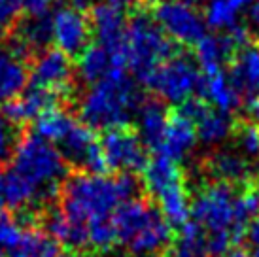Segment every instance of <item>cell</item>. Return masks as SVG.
<instances>
[{
  "label": "cell",
  "mask_w": 259,
  "mask_h": 257,
  "mask_svg": "<svg viewBox=\"0 0 259 257\" xmlns=\"http://www.w3.org/2000/svg\"><path fill=\"white\" fill-rule=\"evenodd\" d=\"M144 95L127 70L112 68L106 78L87 87L78 102L79 121L93 131L133 127Z\"/></svg>",
  "instance_id": "6da1fadb"
},
{
  "label": "cell",
  "mask_w": 259,
  "mask_h": 257,
  "mask_svg": "<svg viewBox=\"0 0 259 257\" xmlns=\"http://www.w3.org/2000/svg\"><path fill=\"white\" fill-rule=\"evenodd\" d=\"M10 168L36 187L40 208L57 204L63 182L68 176V164L53 144L32 131H23L12 151Z\"/></svg>",
  "instance_id": "7a4b0ae2"
},
{
  "label": "cell",
  "mask_w": 259,
  "mask_h": 257,
  "mask_svg": "<svg viewBox=\"0 0 259 257\" xmlns=\"http://www.w3.org/2000/svg\"><path fill=\"white\" fill-rule=\"evenodd\" d=\"M57 204L70 223L87 225L95 220L112 218L121 204V197L115 178L72 172L63 182Z\"/></svg>",
  "instance_id": "3957f363"
},
{
  "label": "cell",
  "mask_w": 259,
  "mask_h": 257,
  "mask_svg": "<svg viewBox=\"0 0 259 257\" xmlns=\"http://www.w3.org/2000/svg\"><path fill=\"white\" fill-rule=\"evenodd\" d=\"M176 53L174 42L161 30L148 12L138 8L131 12L123 44L125 64L144 85L161 64Z\"/></svg>",
  "instance_id": "277c9868"
},
{
  "label": "cell",
  "mask_w": 259,
  "mask_h": 257,
  "mask_svg": "<svg viewBox=\"0 0 259 257\" xmlns=\"http://www.w3.org/2000/svg\"><path fill=\"white\" fill-rule=\"evenodd\" d=\"M201 68L189 53L176 51L151 74L144 85L157 95L159 100L178 108L199 93Z\"/></svg>",
  "instance_id": "5b68a950"
},
{
  "label": "cell",
  "mask_w": 259,
  "mask_h": 257,
  "mask_svg": "<svg viewBox=\"0 0 259 257\" xmlns=\"http://www.w3.org/2000/svg\"><path fill=\"white\" fill-rule=\"evenodd\" d=\"M240 187L206 180L191 199V216L206 233L233 235V208ZM235 242V240H233Z\"/></svg>",
  "instance_id": "8992f818"
},
{
  "label": "cell",
  "mask_w": 259,
  "mask_h": 257,
  "mask_svg": "<svg viewBox=\"0 0 259 257\" xmlns=\"http://www.w3.org/2000/svg\"><path fill=\"white\" fill-rule=\"evenodd\" d=\"M150 15L174 44L197 46L206 34V23L195 4L184 0H155L150 6Z\"/></svg>",
  "instance_id": "52a82bcc"
},
{
  "label": "cell",
  "mask_w": 259,
  "mask_h": 257,
  "mask_svg": "<svg viewBox=\"0 0 259 257\" xmlns=\"http://www.w3.org/2000/svg\"><path fill=\"white\" fill-rule=\"evenodd\" d=\"M74 59L65 55L57 48L36 53L29 63V83L48 89L63 100H70L74 95Z\"/></svg>",
  "instance_id": "ba28073f"
},
{
  "label": "cell",
  "mask_w": 259,
  "mask_h": 257,
  "mask_svg": "<svg viewBox=\"0 0 259 257\" xmlns=\"http://www.w3.org/2000/svg\"><path fill=\"white\" fill-rule=\"evenodd\" d=\"M101 150L108 161L110 172H142L148 164L146 148L135 127H119L104 131L99 138Z\"/></svg>",
  "instance_id": "9c48e42d"
},
{
  "label": "cell",
  "mask_w": 259,
  "mask_h": 257,
  "mask_svg": "<svg viewBox=\"0 0 259 257\" xmlns=\"http://www.w3.org/2000/svg\"><path fill=\"white\" fill-rule=\"evenodd\" d=\"M89 14L72 6H59L51 14V42L68 57H78L91 44Z\"/></svg>",
  "instance_id": "30bf717a"
},
{
  "label": "cell",
  "mask_w": 259,
  "mask_h": 257,
  "mask_svg": "<svg viewBox=\"0 0 259 257\" xmlns=\"http://www.w3.org/2000/svg\"><path fill=\"white\" fill-rule=\"evenodd\" d=\"M91 30L97 38V44L102 46L112 57V66L119 70H127L125 55H123V44L127 32V15L117 8L110 6L106 2H99L89 12Z\"/></svg>",
  "instance_id": "8fae6325"
},
{
  "label": "cell",
  "mask_w": 259,
  "mask_h": 257,
  "mask_svg": "<svg viewBox=\"0 0 259 257\" xmlns=\"http://www.w3.org/2000/svg\"><path fill=\"white\" fill-rule=\"evenodd\" d=\"M182 114L187 119H191L197 128V140L206 146H218L225 138H229L235 131L237 123L233 121L231 114L220 112L212 108L208 102H204L201 97H193L182 106H178Z\"/></svg>",
  "instance_id": "7c38bea8"
},
{
  "label": "cell",
  "mask_w": 259,
  "mask_h": 257,
  "mask_svg": "<svg viewBox=\"0 0 259 257\" xmlns=\"http://www.w3.org/2000/svg\"><path fill=\"white\" fill-rule=\"evenodd\" d=\"M201 168L212 182H222L235 187H244L253 182V166L250 159L235 150H218L201 164Z\"/></svg>",
  "instance_id": "4fadbf2b"
},
{
  "label": "cell",
  "mask_w": 259,
  "mask_h": 257,
  "mask_svg": "<svg viewBox=\"0 0 259 257\" xmlns=\"http://www.w3.org/2000/svg\"><path fill=\"white\" fill-rule=\"evenodd\" d=\"M174 236L176 231L155 206L144 229L131 240L127 248L133 257H161L174 242Z\"/></svg>",
  "instance_id": "5bb4252c"
},
{
  "label": "cell",
  "mask_w": 259,
  "mask_h": 257,
  "mask_svg": "<svg viewBox=\"0 0 259 257\" xmlns=\"http://www.w3.org/2000/svg\"><path fill=\"white\" fill-rule=\"evenodd\" d=\"M195 144H197V128H195L193 121L187 119L178 108H170L165 135H163L161 146L155 153L165 155V157L172 159L174 163L180 164L191 153Z\"/></svg>",
  "instance_id": "9a60e30c"
},
{
  "label": "cell",
  "mask_w": 259,
  "mask_h": 257,
  "mask_svg": "<svg viewBox=\"0 0 259 257\" xmlns=\"http://www.w3.org/2000/svg\"><path fill=\"white\" fill-rule=\"evenodd\" d=\"M197 95L204 102H208L212 108L225 112V114H233L240 106V93L237 91V87L233 85L229 72L223 70V66L201 70V81H199Z\"/></svg>",
  "instance_id": "2e32d148"
},
{
  "label": "cell",
  "mask_w": 259,
  "mask_h": 257,
  "mask_svg": "<svg viewBox=\"0 0 259 257\" xmlns=\"http://www.w3.org/2000/svg\"><path fill=\"white\" fill-rule=\"evenodd\" d=\"M29 85V61L0 42V106L17 99Z\"/></svg>",
  "instance_id": "e0dca14e"
},
{
  "label": "cell",
  "mask_w": 259,
  "mask_h": 257,
  "mask_svg": "<svg viewBox=\"0 0 259 257\" xmlns=\"http://www.w3.org/2000/svg\"><path fill=\"white\" fill-rule=\"evenodd\" d=\"M153 208H155V202L148 197L127 200L115 208V212L112 214V223L117 235V244L129 246L131 240L144 229Z\"/></svg>",
  "instance_id": "ac0fdd59"
},
{
  "label": "cell",
  "mask_w": 259,
  "mask_h": 257,
  "mask_svg": "<svg viewBox=\"0 0 259 257\" xmlns=\"http://www.w3.org/2000/svg\"><path fill=\"white\" fill-rule=\"evenodd\" d=\"M168 114H170V108H166L165 102L159 100L157 97L144 99V102L140 104L135 128H137L146 150L153 151V153L159 150L163 135H165L166 121H168Z\"/></svg>",
  "instance_id": "d6986e66"
},
{
  "label": "cell",
  "mask_w": 259,
  "mask_h": 257,
  "mask_svg": "<svg viewBox=\"0 0 259 257\" xmlns=\"http://www.w3.org/2000/svg\"><path fill=\"white\" fill-rule=\"evenodd\" d=\"M229 78L237 91L253 97L259 95V48L257 46H246L238 51L231 61Z\"/></svg>",
  "instance_id": "ffe728a7"
},
{
  "label": "cell",
  "mask_w": 259,
  "mask_h": 257,
  "mask_svg": "<svg viewBox=\"0 0 259 257\" xmlns=\"http://www.w3.org/2000/svg\"><path fill=\"white\" fill-rule=\"evenodd\" d=\"M180 180H184V170L180 164L159 153H155L148 161L142 170V187H144V195L150 200H153L163 189Z\"/></svg>",
  "instance_id": "44dd1931"
},
{
  "label": "cell",
  "mask_w": 259,
  "mask_h": 257,
  "mask_svg": "<svg viewBox=\"0 0 259 257\" xmlns=\"http://www.w3.org/2000/svg\"><path fill=\"white\" fill-rule=\"evenodd\" d=\"M159 204V212L163 214L172 229H182L189 222L191 216V197L186 186V180H180L172 186L159 193L155 197Z\"/></svg>",
  "instance_id": "7402d4cb"
},
{
  "label": "cell",
  "mask_w": 259,
  "mask_h": 257,
  "mask_svg": "<svg viewBox=\"0 0 259 257\" xmlns=\"http://www.w3.org/2000/svg\"><path fill=\"white\" fill-rule=\"evenodd\" d=\"M97 142H99V138H97L93 128H89L81 121H76L74 127L70 128V133L55 148L63 155L66 164L68 166H76V172H78L81 168V164H83L85 155Z\"/></svg>",
  "instance_id": "603a6c76"
},
{
  "label": "cell",
  "mask_w": 259,
  "mask_h": 257,
  "mask_svg": "<svg viewBox=\"0 0 259 257\" xmlns=\"http://www.w3.org/2000/svg\"><path fill=\"white\" fill-rule=\"evenodd\" d=\"M74 68L81 81H85L87 85H93L102 78H106L114 66H112V57L108 51L99 44L91 42L74 59Z\"/></svg>",
  "instance_id": "cb8c5ba5"
},
{
  "label": "cell",
  "mask_w": 259,
  "mask_h": 257,
  "mask_svg": "<svg viewBox=\"0 0 259 257\" xmlns=\"http://www.w3.org/2000/svg\"><path fill=\"white\" fill-rule=\"evenodd\" d=\"M78 121L66 108L57 106V108H50L46 110L44 114H40L34 119V127H32V133L40 138H44L46 142L57 146L63 138H65L70 128L74 127V123Z\"/></svg>",
  "instance_id": "d4e9b609"
},
{
  "label": "cell",
  "mask_w": 259,
  "mask_h": 257,
  "mask_svg": "<svg viewBox=\"0 0 259 257\" xmlns=\"http://www.w3.org/2000/svg\"><path fill=\"white\" fill-rule=\"evenodd\" d=\"M12 257H63V246L38 227L25 229L21 242L12 250Z\"/></svg>",
  "instance_id": "484cf974"
},
{
  "label": "cell",
  "mask_w": 259,
  "mask_h": 257,
  "mask_svg": "<svg viewBox=\"0 0 259 257\" xmlns=\"http://www.w3.org/2000/svg\"><path fill=\"white\" fill-rule=\"evenodd\" d=\"M87 235H89V251L93 255H108L117 246L112 218H102L87 223Z\"/></svg>",
  "instance_id": "4316f807"
},
{
  "label": "cell",
  "mask_w": 259,
  "mask_h": 257,
  "mask_svg": "<svg viewBox=\"0 0 259 257\" xmlns=\"http://www.w3.org/2000/svg\"><path fill=\"white\" fill-rule=\"evenodd\" d=\"M233 136H235V144H237L238 153H242L246 159L259 157V127H257V123L248 121V123L235 125Z\"/></svg>",
  "instance_id": "83f0119b"
},
{
  "label": "cell",
  "mask_w": 259,
  "mask_h": 257,
  "mask_svg": "<svg viewBox=\"0 0 259 257\" xmlns=\"http://www.w3.org/2000/svg\"><path fill=\"white\" fill-rule=\"evenodd\" d=\"M23 12V0H0V42L14 32Z\"/></svg>",
  "instance_id": "f1b7e54d"
},
{
  "label": "cell",
  "mask_w": 259,
  "mask_h": 257,
  "mask_svg": "<svg viewBox=\"0 0 259 257\" xmlns=\"http://www.w3.org/2000/svg\"><path fill=\"white\" fill-rule=\"evenodd\" d=\"M25 229L15 220L14 214H0V250H15L21 242Z\"/></svg>",
  "instance_id": "f546056e"
},
{
  "label": "cell",
  "mask_w": 259,
  "mask_h": 257,
  "mask_svg": "<svg viewBox=\"0 0 259 257\" xmlns=\"http://www.w3.org/2000/svg\"><path fill=\"white\" fill-rule=\"evenodd\" d=\"M17 140H19L17 127H14L0 112V163L12 157V151H14Z\"/></svg>",
  "instance_id": "4dcf8cb0"
},
{
  "label": "cell",
  "mask_w": 259,
  "mask_h": 257,
  "mask_svg": "<svg viewBox=\"0 0 259 257\" xmlns=\"http://www.w3.org/2000/svg\"><path fill=\"white\" fill-rule=\"evenodd\" d=\"M59 0H23V10L27 15H50Z\"/></svg>",
  "instance_id": "1f68e13d"
},
{
  "label": "cell",
  "mask_w": 259,
  "mask_h": 257,
  "mask_svg": "<svg viewBox=\"0 0 259 257\" xmlns=\"http://www.w3.org/2000/svg\"><path fill=\"white\" fill-rule=\"evenodd\" d=\"M246 242L250 244V255L259 257V218H255L246 231Z\"/></svg>",
  "instance_id": "d6a6232c"
},
{
  "label": "cell",
  "mask_w": 259,
  "mask_h": 257,
  "mask_svg": "<svg viewBox=\"0 0 259 257\" xmlns=\"http://www.w3.org/2000/svg\"><path fill=\"white\" fill-rule=\"evenodd\" d=\"M104 2L110 4V6L117 8V10H121V12H125V10L135 12V10H138L140 4H142V0H104Z\"/></svg>",
  "instance_id": "836d02e7"
},
{
  "label": "cell",
  "mask_w": 259,
  "mask_h": 257,
  "mask_svg": "<svg viewBox=\"0 0 259 257\" xmlns=\"http://www.w3.org/2000/svg\"><path fill=\"white\" fill-rule=\"evenodd\" d=\"M246 112H248V115H250V119H252L253 123H259V95L248 97Z\"/></svg>",
  "instance_id": "e575fe53"
},
{
  "label": "cell",
  "mask_w": 259,
  "mask_h": 257,
  "mask_svg": "<svg viewBox=\"0 0 259 257\" xmlns=\"http://www.w3.org/2000/svg\"><path fill=\"white\" fill-rule=\"evenodd\" d=\"M248 21L253 29H259V0H253L252 6L248 8Z\"/></svg>",
  "instance_id": "d590c367"
},
{
  "label": "cell",
  "mask_w": 259,
  "mask_h": 257,
  "mask_svg": "<svg viewBox=\"0 0 259 257\" xmlns=\"http://www.w3.org/2000/svg\"><path fill=\"white\" fill-rule=\"evenodd\" d=\"M6 208V197H4V168L0 166V214H4Z\"/></svg>",
  "instance_id": "8d00e7d4"
},
{
  "label": "cell",
  "mask_w": 259,
  "mask_h": 257,
  "mask_svg": "<svg viewBox=\"0 0 259 257\" xmlns=\"http://www.w3.org/2000/svg\"><path fill=\"white\" fill-rule=\"evenodd\" d=\"M223 257H252L250 255V251L246 250V248H240V246H235V248H231L227 253Z\"/></svg>",
  "instance_id": "74e56055"
},
{
  "label": "cell",
  "mask_w": 259,
  "mask_h": 257,
  "mask_svg": "<svg viewBox=\"0 0 259 257\" xmlns=\"http://www.w3.org/2000/svg\"><path fill=\"white\" fill-rule=\"evenodd\" d=\"M70 6L78 8V10H81V12H85V10L95 6V0H70Z\"/></svg>",
  "instance_id": "f35d334b"
},
{
  "label": "cell",
  "mask_w": 259,
  "mask_h": 257,
  "mask_svg": "<svg viewBox=\"0 0 259 257\" xmlns=\"http://www.w3.org/2000/svg\"><path fill=\"white\" fill-rule=\"evenodd\" d=\"M252 187H253V193H255V199H257V204H259V178L253 180Z\"/></svg>",
  "instance_id": "ab89813d"
},
{
  "label": "cell",
  "mask_w": 259,
  "mask_h": 257,
  "mask_svg": "<svg viewBox=\"0 0 259 257\" xmlns=\"http://www.w3.org/2000/svg\"><path fill=\"white\" fill-rule=\"evenodd\" d=\"M0 257H8V255H6V253H4L2 250H0Z\"/></svg>",
  "instance_id": "60d3db41"
},
{
  "label": "cell",
  "mask_w": 259,
  "mask_h": 257,
  "mask_svg": "<svg viewBox=\"0 0 259 257\" xmlns=\"http://www.w3.org/2000/svg\"><path fill=\"white\" fill-rule=\"evenodd\" d=\"M184 2H191V4H193V0H184Z\"/></svg>",
  "instance_id": "b9f144b4"
},
{
  "label": "cell",
  "mask_w": 259,
  "mask_h": 257,
  "mask_svg": "<svg viewBox=\"0 0 259 257\" xmlns=\"http://www.w3.org/2000/svg\"><path fill=\"white\" fill-rule=\"evenodd\" d=\"M117 257H131V255H117Z\"/></svg>",
  "instance_id": "7bdbcfd3"
}]
</instances>
